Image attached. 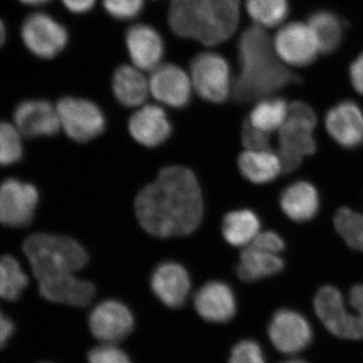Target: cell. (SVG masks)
Wrapping results in <instances>:
<instances>
[{
	"instance_id": "6da1fadb",
	"label": "cell",
	"mask_w": 363,
	"mask_h": 363,
	"mask_svg": "<svg viewBox=\"0 0 363 363\" xmlns=\"http://www.w3.org/2000/svg\"><path fill=\"white\" fill-rule=\"evenodd\" d=\"M204 204L199 182L181 166L162 169L156 180L138 193L135 213L147 233L160 238L194 233L202 221Z\"/></svg>"
},
{
	"instance_id": "7a4b0ae2",
	"label": "cell",
	"mask_w": 363,
	"mask_h": 363,
	"mask_svg": "<svg viewBox=\"0 0 363 363\" xmlns=\"http://www.w3.org/2000/svg\"><path fill=\"white\" fill-rule=\"evenodd\" d=\"M238 59L241 71L233 85V96L238 104H248L300 83V77L272 55L271 38L260 26H250L241 35Z\"/></svg>"
},
{
	"instance_id": "3957f363",
	"label": "cell",
	"mask_w": 363,
	"mask_h": 363,
	"mask_svg": "<svg viewBox=\"0 0 363 363\" xmlns=\"http://www.w3.org/2000/svg\"><path fill=\"white\" fill-rule=\"evenodd\" d=\"M23 252L35 279L75 274L89 262V255L78 241L68 236L35 233L23 243Z\"/></svg>"
},
{
	"instance_id": "277c9868",
	"label": "cell",
	"mask_w": 363,
	"mask_h": 363,
	"mask_svg": "<svg viewBox=\"0 0 363 363\" xmlns=\"http://www.w3.org/2000/svg\"><path fill=\"white\" fill-rule=\"evenodd\" d=\"M316 123V114L309 105L296 101L289 106L288 117L279 133L278 157L281 172L291 173L300 166L303 157L316 152L313 138Z\"/></svg>"
},
{
	"instance_id": "5b68a950",
	"label": "cell",
	"mask_w": 363,
	"mask_h": 363,
	"mask_svg": "<svg viewBox=\"0 0 363 363\" xmlns=\"http://www.w3.org/2000/svg\"><path fill=\"white\" fill-rule=\"evenodd\" d=\"M57 111L67 135L77 143H86L104 133L106 121L104 112L94 102L84 98L64 97Z\"/></svg>"
},
{
	"instance_id": "8992f818",
	"label": "cell",
	"mask_w": 363,
	"mask_h": 363,
	"mask_svg": "<svg viewBox=\"0 0 363 363\" xmlns=\"http://www.w3.org/2000/svg\"><path fill=\"white\" fill-rule=\"evenodd\" d=\"M193 86L200 97L213 104L225 101L230 93V68L223 57L202 52L191 64Z\"/></svg>"
},
{
	"instance_id": "52a82bcc",
	"label": "cell",
	"mask_w": 363,
	"mask_h": 363,
	"mask_svg": "<svg viewBox=\"0 0 363 363\" xmlns=\"http://www.w3.org/2000/svg\"><path fill=\"white\" fill-rule=\"evenodd\" d=\"M21 37L26 47L35 56L52 59L65 49L68 32L65 26L49 14L33 13L21 26Z\"/></svg>"
},
{
	"instance_id": "ba28073f",
	"label": "cell",
	"mask_w": 363,
	"mask_h": 363,
	"mask_svg": "<svg viewBox=\"0 0 363 363\" xmlns=\"http://www.w3.org/2000/svg\"><path fill=\"white\" fill-rule=\"evenodd\" d=\"M315 311L325 327L339 338L357 340L363 338V329L357 316L344 307L343 296L335 286H325L315 296Z\"/></svg>"
},
{
	"instance_id": "9c48e42d",
	"label": "cell",
	"mask_w": 363,
	"mask_h": 363,
	"mask_svg": "<svg viewBox=\"0 0 363 363\" xmlns=\"http://www.w3.org/2000/svg\"><path fill=\"white\" fill-rule=\"evenodd\" d=\"M39 192L32 184L9 179L0 184V224L25 227L33 221Z\"/></svg>"
},
{
	"instance_id": "30bf717a",
	"label": "cell",
	"mask_w": 363,
	"mask_h": 363,
	"mask_svg": "<svg viewBox=\"0 0 363 363\" xmlns=\"http://www.w3.org/2000/svg\"><path fill=\"white\" fill-rule=\"evenodd\" d=\"M135 327V318L128 306L117 300L99 303L90 313L89 328L95 338L116 344L128 337Z\"/></svg>"
},
{
	"instance_id": "8fae6325",
	"label": "cell",
	"mask_w": 363,
	"mask_h": 363,
	"mask_svg": "<svg viewBox=\"0 0 363 363\" xmlns=\"http://www.w3.org/2000/svg\"><path fill=\"white\" fill-rule=\"evenodd\" d=\"M269 336L277 350L286 354H295L312 342L313 330L302 314L281 309L274 313L269 322Z\"/></svg>"
},
{
	"instance_id": "7c38bea8",
	"label": "cell",
	"mask_w": 363,
	"mask_h": 363,
	"mask_svg": "<svg viewBox=\"0 0 363 363\" xmlns=\"http://www.w3.org/2000/svg\"><path fill=\"white\" fill-rule=\"evenodd\" d=\"M274 45L284 61L298 67L311 65L320 51L314 33L309 26L302 23H289L281 28Z\"/></svg>"
},
{
	"instance_id": "4fadbf2b",
	"label": "cell",
	"mask_w": 363,
	"mask_h": 363,
	"mask_svg": "<svg viewBox=\"0 0 363 363\" xmlns=\"http://www.w3.org/2000/svg\"><path fill=\"white\" fill-rule=\"evenodd\" d=\"M150 90L162 104L183 108L192 97L190 79L179 66L166 64L157 67L150 80Z\"/></svg>"
},
{
	"instance_id": "5bb4252c",
	"label": "cell",
	"mask_w": 363,
	"mask_h": 363,
	"mask_svg": "<svg viewBox=\"0 0 363 363\" xmlns=\"http://www.w3.org/2000/svg\"><path fill=\"white\" fill-rule=\"evenodd\" d=\"M40 293L50 302L86 307L92 302L96 289L91 281L74 274H62L39 279Z\"/></svg>"
},
{
	"instance_id": "9a60e30c",
	"label": "cell",
	"mask_w": 363,
	"mask_h": 363,
	"mask_svg": "<svg viewBox=\"0 0 363 363\" xmlns=\"http://www.w3.org/2000/svg\"><path fill=\"white\" fill-rule=\"evenodd\" d=\"M150 286L162 304L177 309L187 300L191 290L190 276L178 262H162L152 272Z\"/></svg>"
},
{
	"instance_id": "2e32d148",
	"label": "cell",
	"mask_w": 363,
	"mask_h": 363,
	"mask_svg": "<svg viewBox=\"0 0 363 363\" xmlns=\"http://www.w3.org/2000/svg\"><path fill=\"white\" fill-rule=\"evenodd\" d=\"M14 123L26 138L52 136L61 128L57 107L45 100H28L16 107Z\"/></svg>"
},
{
	"instance_id": "e0dca14e",
	"label": "cell",
	"mask_w": 363,
	"mask_h": 363,
	"mask_svg": "<svg viewBox=\"0 0 363 363\" xmlns=\"http://www.w3.org/2000/svg\"><path fill=\"white\" fill-rule=\"evenodd\" d=\"M194 305L199 316L212 323H226L236 313L233 289L223 281H208L195 294Z\"/></svg>"
},
{
	"instance_id": "ac0fdd59",
	"label": "cell",
	"mask_w": 363,
	"mask_h": 363,
	"mask_svg": "<svg viewBox=\"0 0 363 363\" xmlns=\"http://www.w3.org/2000/svg\"><path fill=\"white\" fill-rule=\"evenodd\" d=\"M240 0H204L205 28L200 42L216 45L230 38L240 21Z\"/></svg>"
},
{
	"instance_id": "d6986e66",
	"label": "cell",
	"mask_w": 363,
	"mask_h": 363,
	"mask_svg": "<svg viewBox=\"0 0 363 363\" xmlns=\"http://www.w3.org/2000/svg\"><path fill=\"white\" fill-rule=\"evenodd\" d=\"M326 128L336 143L346 149L363 143V111L355 102H340L327 113Z\"/></svg>"
},
{
	"instance_id": "ffe728a7",
	"label": "cell",
	"mask_w": 363,
	"mask_h": 363,
	"mask_svg": "<svg viewBox=\"0 0 363 363\" xmlns=\"http://www.w3.org/2000/svg\"><path fill=\"white\" fill-rule=\"evenodd\" d=\"M128 130L140 145L156 147L168 140L172 125L164 109L157 105H145L130 117Z\"/></svg>"
},
{
	"instance_id": "44dd1931",
	"label": "cell",
	"mask_w": 363,
	"mask_h": 363,
	"mask_svg": "<svg viewBox=\"0 0 363 363\" xmlns=\"http://www.w3.org/2000/svg\"><path fill=\"white\" fill-rule=\"evenodd\" d=\"M125 42L131 60L143 70L156 69L164 56V40L152 26L142 23L130 26Z\"/></svg>"
},
{
	"instance_id": "7402d4cb",
	"label": "cell",
	"mask_w": 363,
	"mask_h": 363,
	"mask_svg": "<svg viewBox=\"0 0 363 363\" xmlns=\"http://www.w3.org/2000/svg\"><path fill=\"white\" fill-rule=\"evenodd\" d=\"M169 23L179 37L201 40L205 28L204 0H173Z\"/></svg>"
},
{
	"instance_id": "603a6c76",
	"label": "cell",
	"mask_w": 363,
	"mask_h": 363,
	"mask_svg": "<svg viewBox=\"0 0 363 363\" xmlns=\"http://www.w3.org/2000/svg\"><path fill=\"white\" fill-rule=\"evenodd\" d=\"M281 209L294 221L306 222L316 216L320 206L316 188L308 182H297L283 191Z\"/></svg>"
},
{
	"instance_id": "cb8c5ba5",
	"label": "cell",
	"mask_w": 363,
	"mask_h": 363,
	"mask_svg": "<svg viewBox=\"0 0 363 363\" xmlns=\"http://www.w3.org/2000/svg\"><path fill=\"white\" fill-rule=\"evenodd\" d=\"M284 267L285 262L278 255L248 245L240 253L236 274L241 281L252 283L279 274Z\"/></svg>"
},
{
	"instance_id": "d4e9b609",
	"label": "cell",
	"mask_w": 363,
	"mask_h": 363,
	"mask_svg": "<svg viewBox=\"0 0 363 363\" xmlns=\"http://www.w3.org/2000/svg\"><path fill=\"white\" fill-rule=\"evenodd\" d=\"M112 89L119 104L125 107H138L149 96L150 83L136 69L123 65L114 72Z\"/></svg>"
},
{
	"instance_id": "484cf974",
	"label": "cell",
	"mask_w": 363,
	"mask_h": 363,
	"mask_svg": "<svg viewBox=\"0 0 363 363\" xmlns=\"http://www.w3.org/2000/svg\"><path fill=\"white\" fill-rule=\"evenodd\" d=\"M308 23L316 37L320 51L327 55L337 51L342 44L346 28L340 16L323 9L310 14Z\"/></svg>"
},
{
	"instance_id": "4316f807",
	"label": "cell",
	"mask_w": 363,
	"mask_h": 363,
	"mask_svg": "<svg viewBox=\"0 0 363 363\" xmlns=\"http://www.w3.org/2000/svg\"><path fill=\"white\" fill-rule=\"evenodd\" d=\"M241 175L255 184L269 183L281 172L278 155L269 150H247L238 157Z\"/></svg>"
},
{
	"instance_id": "83f0119b",
	"label": "cell",
	"mask_w": 363,
	"mask_h": 363,
	"mask_svg": "<svg viewBox=\"0 0 363 363\" xmlns=\"http://www.w3.org/2000/svg\"><path fill=\"white\" fill-rule=\"evenodd\" d=\"M259 218L252 210L229 212L222 222V234L234 247H247L259 235Z\"/></svg>"
},
{
	"instance_id": "f1b7e54d",
	"label": "cell",
	"mask_w": 363,
	"mask_h": 363,
	"mask_svg": "<svg viewBox=\"0 0 363 363\" xmlns=\"http://www.w3.org/2000/svg\"><path fill=\"white\" fill-rule=\"evenodd\" d=\"M288 112L289 106L285 99L269 98L255 105L250 112L248 121L255 128L269 133L281 128L288 117Z\"/></svg>"
},
{
	"instance_id": "f546056e",
	"label": "cell",
	"mask_w": 363,
	"mask_h": 363,
	"mask_svg": "<svg viewBox=\"0 0 363 363\" xmlns=\"http://www.w3.org/2000/svg\"><path fill=\"white\" fill-rule=\"evenodd\" d=\"M28 285V278L20 262L11 255L0 259V298L16 301Z\"/></svg>"
},
{
	"instance_id": "4dcf8cb0",
	"label": "cell",
	"mask_w": 363,
	"mask_h": 363,
	"mask_svg": "<svg viewBox=\"0 0 363 363\" xmlns=\"http://www.w3.org/2000/svg\"><path fill=\"white\" fill-rule=\"evenodd\" d=\"M247 13L259 25L276 26L290 11L288 0H247Z\"/></svg>"
},
{
	"instance_id": "1f68e13d",
	"label": "cell",
	"mask_w": 363,
	"mask_h": 363,
	"mask_svg": "<svg viewBox=\"0 0 363 363\" xmlns=\"http://www.w3.org/2000/svg\"><path fill=\"white\" fill-rule=\"evenodd\" d=\"M334 225L350 247L363 252V214L340 208L334 217Z\"/></svg>"
},
{
	"instance_id": "d6a6232c",
	"label": "cell",
	"mask_w": 363,
	"mask_h": 363,
	"mask_svg": "<svg viewBox=\"0 0 363 363\" xmlns=\"http://www.w3.org/2000/svg\"><path fill=\"white\" fill-rule=\"evenodd\" d=\"M21 133L11 123L0 121V166H11L23 157Z\"/></svg>"
},
{
	"instance_id": "836d02e7",
	"label": "cell",
	"mask_w": 363,
	"mask_h": 363,
	"mask_svg": "<svg viewBox=\"0 0 363 363\" xmlns=\"http://www.w3.org/2000/svg\"><path fill=\"white\" fill-rule=\"evenodd\" d=\"M104 6L112 18L128 21L142 13L145 0H104Z\"/></svg>"
},
{
	"instance_id": "e575fe53",
	"label": "cell",
	"mask_w": 363,
	"mask_h": 363,
	"mask_svg": "<svg viewBox=\"0 0 363 363\" xmlns=\"http://www.w3.org/2000/svg\"><path fill=\"white\" fill-rule=\"evenodd\" d=\"M229 363H266V359L259 343L243 340L233 348Z\"/></svg>"
},
{
	"instance_id": "d590c367",
	"label": "cell",
	"mask_w": 363,
	"mask_h": 363,
	"mask_svg": "<svg viewBox=\"0 0 363 363\" xmlns=\"http://www.w3.org/2000/svg\"><path fill=\"white\" fill-rule=\"evenodd\" d=\"M241 140L247 150L259 152L271 150L269 133L255 128L248 119L243 123Z\"/></svg>"
},
{
	"instance_id": "8d00e7d4",
	"label": "cell",
	"mask_w": 363,
	"mask_h": 363,
	"mask_svg": "<svg viewBox=\"0 0 363 363\" xmlns=\"http://www.w3.org/2000/svg\"><path fill=\"white\" fill-rule=\"evenodd\" d=\"M89 363H131L128 355L114 344L93 348L88 354Z\"/></svg>"
},
{
	"instance_id": "74e56055",
	"label": "cell",
	"mask_w": 363,
	"mask_h": 363,
	"mask_svg": "<svg viewBox=\"0 0 363 363\" xmlns=\"http://www.w3.org/2000/svg\"><path fill=\"white\" fill-rule=\"evenodd\" d=\"M250 247L278 255L285 250V241L278 233L267 231V233H259V235L250 243Z\"/></svg>"
},
{
	"instance_id": "f35d334b",
	"label": "cell",
	"mask_w": 363,
	"mask_h": 363,
	"mask_svg": "<svg viewBox=\"0 0 363 363\" xmlns=\"http://www.w3.org/2000/svg\"><path fill=\"white\" fill-rule=\"evenodd\" d=\"M350 76L354 89L363 95V52L351 64Z\"/></svg>"
},
{
	"instance_id": "ab89813d",
	"label": "cell",
	"mask_w": 363,
	"mask_h": 363,
	"mask_svg": "<svg viewBox=\"0 0 363 363\" xmlns=\"http://www.w3.org/2000/svg\"><path fill=\"white\" fill-rule=\"evenodd\" d=\"M350 304L357 311L358 320L363 329V285H355L350 290Z\"/></svg>"
},
{
	"instance_id": "60d3db41",
	"label": "cell",
	"mask_w": 363,
	"mask_h": 363,
	"mask_svg": "<svg viewBox=\"0 0 363 363\" xmlns=\"http://www.w3.org/2000/svg\"><path fill=\"white\" fill-rule=\"evenodd\" d=\"M62 1L71 13L81 14L91 11L96 0H62Z\"/></svg>"
},
{
	"instance_id": "b9f144b4",
	"label": "cell",
	"mask_w": 363,
	"mask_h": 363,
	"mask_svg": "<svg viewBox=\"0 0 363 363\" xmlns=\"http://www.w3.org/2000/svg\"><path fill=\"white\" fill-rule=\"evenodd\" d=\"M14 330L13 323L4 316L2 312L0 311V348L6 346L9 339L13 335Z\"/></svg>"
},
{
	"instance_id": "7bdbcfd3",
	"label": "cell",
	"mask_w": 363,
	"mask_h": 363,
	"mask_svg": "<svg viewBox=\"0 0 363 363\" xmlns=\"http://www.w3.org/2000/svg\"><path fill=\"white\" fill-rule=\"evenodd\" d=\"M20 1L28 4V6H42V4H48L51 0H20Z\"/></svg>"
},
{
	"instance_id": "ee69618b",
	"label": "cell",
	"mask_w": 363,
	"mask_h": 363,
	"mask_svg": "<svg viewBox=\"0 0 363 363\" xmlns=\"http://www.w3.org/2000/svg\"><path fill=\"white\" fill-rule=\"evenodd\" d=\"M6 39V28L4 26V21L0 20V47L4 45Z\"/></svg>"
},
{
	"instance_id": "f6af8a7d",
	"label": "cell",
	"mask_w": 363,
	"mask_h": 363,
	"mask_svg": "<svg viewBox=\"0 0 363 363\" xmlns=\"http://www.w3.org/2000/svg\"><path fill=\"white\" fill-rule=\"evenodd\" d=\"M281 363H308V362H304V360L294 359V360H289V362H281Z\"/></svg>"
}]
</instances>
